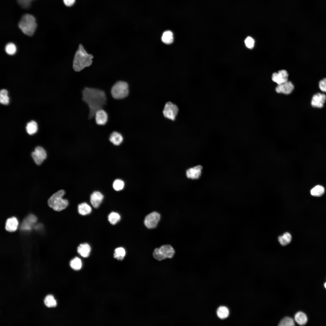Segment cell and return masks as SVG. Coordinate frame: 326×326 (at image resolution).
<instances>
[{
  "mask_svg": "<svg viewBox=\"0 0 326 326\" xmlns=\"http://www.w3.org/2000/svg\"><path fill=\"white\" fill-rule=\"evenodd\" d=\"M82 100L89 109L88 118L91 119L98 110L102 109L106 104L105 92L98 89L85 87L82 91Z\"/></svg>",
  "mask_w": 326,
  "mask_h": 326,
  "instance_id": "cell-1",
  "label": "cell"
},
{
  "mask_svg": "<svg viewBox=\"0 0 326 326\" xmlns=\"http://www.w3.org/2000/svg\"><path fill=\"white\" fill-rule=\"evenodd\" d=\"M93 56L89 54L83 45L80 44L75 52L73 62V67L76 72H80L92 63Z\"/></svg>",
  "mask_w": 326,
  "mask_h": 326,
  "instance_id": "cell-2",
  "label": "cell"
},
{
  "mask_svg": "<svg viewBox=\"0 0 326 326\" xmlns=\"http://www.w3.org/2000/svg\"><path fill=\"white\" fill-rule=\"evenodd\" d=\"M18 25L24 34L29 36L33 34L37 26L35 18L29 14H26L22 16Z\"/></svg>",
  "mask_w": 326,
  "mask_h": 326,
  "instance_id": "cell-3",
  "label": "cell"
},
{
  "mask_svg": "<svg viewBox=\"0 0 326 326\" xmlns=\"http://www.w3.org/2000/svg\"><path fill=\"white\" fill-rule=\"evenodd\" d=\"M65 194V191L63 190L53 194L48 199V203L49 206L57 211L65 209L68 205V201L62 198Z\"/></svg>",
  "mask_w": 326,
  "mask_h": 326,
  "instance_id": "cell-4",
  "label": "cell"
},
{
  "mask_svg": "<svg viewBox=\"0 0 326 326\" xmlns=\"http://www.w3.org/2000/svg\"><path fill=\"white\" fill-rule=\"evenodd\" d=\"M129 92L128 84L123 81H118L116 82L111 89L112 96L116 99H121L125 98L128 95Z\"/></svg>",
  "mask_w": 326,
  "mask_h": 326,
  "instance_id": "cell-5",
  "label": "cell"
},
{
  "mask_svg": "<svg viewBox=\"0 0 326 326\" xmlns=\"http://www.w3.org/2000/svg\"><path fill=\"white\" fill-rule=\"evenodd\" d=\"M174 253V250L171 245H165L155 249L153 255L155 259L160 261L166 258H172Z\"/></svg>",
  "mask_w": 326,
  "mask_h": 326,
  "instance_id": "cell-6",
  "label": "cell"
},
{
  "mask_svg": "<svg viewBox=\"0 0 326 326\" xmlns=\"http://www.w3.org/2000/svg\"><path fill=\"white\" fill-rule=\"evenodd\" d=\"M178 108L175 104L168 102L165 104L163 113L165 117L174 120L178 114Z\"/></svg>",
  "mask_w": 326,
  "mask_h": 326,
  "instance_id": "cell-7",
  "label": "cell"
},
{
  "mask_svg": "<svg viewBox=\"0 0 326 326\" xmlns=\"http://www.w3.org/2000/svg\"><path fill=\"white\" fill-rule=\"evenodd\" d=\"M160 219V214L155 212H152L145 217L144 223L145 225L148 229L155 228Z\"/></svg>",
  "mask_w": 326,
  "mask_h": 326,
  "instance_id": "cell-8",
  "label": "cell"
},
{
  "mask_svg": "<svg viewBox=\"0 0 326 326\" xmlns=\"http://www.w3.org/2000/svg\"><path fill=\"white\" fill-rule=\"evenodd\" d=\"M31 156L35 163L39 165L46 159V153L43 147L37 146L35 148L34 151L32 152Z\"/></svg>",
  "mask_w": 326,
  "mask_h": 326,
  "instance_id": "cell-9",
  "label": "cell"
},
{
  "mask_svg": "<svg viewBox=\"0 0 326 326\" xmlns=\"http://www.w3.org/2000/svg\"><path fill=\"white\" fill-rule=\"evenodd\" d=\"M294 89V86L292 82L287 81L282 84L278 85L276 88V91L279 93L288 94L292 92Z\"/></svg>",
  "mask_w": 326,
  "mask_h": 326,
  "instance_id": "cell-10",
  "label": "cell"
},
{
  "mask_svg": "<svg viewBox=\"0 0 326 326\" xmlns=\"http://www.w3.org/2000/svg\"><path fill=\"white\" fill-rule=\"evenodd\" d=\"M288 74L285 70L279 71L277 73H274L272 75V79L273 81L278 85L284 83L288 81Z\"/></svg>",
  "mask_w": 326,
  "mask_h": 326,
  "instance_id": "cell-11",
  "label": "cell"
},
{
  "mask_svg": "<svg viewBox=\"0 0 326 326\" xmlns=\"http://www.w3.org/2000/svg\"><path fill=\"white\" fill-rule=\"evenodd\" d=\"M94 116L96 123L99 125H104L108 121L107 114L106 111L102 109L97 111L95 113Z\"/></svg>",
  "mask_w": 326,
  "mask_h": 326,
  "instance_id": "cell-12",
  "label": "cell"
},
{
  "mask_svg": "<svg viewBox=\"0 0 326 326\" xmlns=\"http://www.w3.org/2000/svg\"><path fill=\"white\" fill-rule=\"evenodd\" d=\"M326 100V96L324 94L317 93L313 96L311 101L312 106L315 107L321 108Z\"/></svg>",
  "mask_w": 326,
  "mask_h": 326,
  "instance_id": "cell-13",
  "label": "cell"
},
{
  "mask_svg": "<svg viewBox=\"0 0 326 326\" xmlns=\"http://www.w3.org/2000/svg\"><path fill=\"white\" fill-rule=\"evenodd\" d=\"M202 169V167L200 165L190 168L187 170L186 176L189 178L192 179H197L200 176Z\"/></svg>",
  "mask_w": 326,
  "mask_h": 326,
  "instance_id": "cell-14",
  "label": "cell"
},
{
  "mask_svg": "<svg viewBox=\"0 0 326 326\" xmlns=\"http://www.w3.org/2000/svg\"><path fill=\"white\" fill-rule=\"evenodd\" d=\"M37 218L34 215H28L23 221L21 227V229L24 230H30L33 225L37 222Z\"/></svg>",
  "mask_w": 326,
  "mask_h": 326,
  "instance_id": "cell-15",
  "label": "cell"
},
{
  "mask_svg": "<svg viewBox=\"0 0 326 326\" xmlns=\"http://www.w3.org/2000/svg\"><path fill=\"white\" fill-rule=\"evenodd\" d=\"M104 198L103 195L100 192L95 191L90 196V202L93 206L95 208L99 207Z\"/></svg>",
  "mask_w": 326,
  "mask_h": 326,
  "instance_id": "cell-16",
  "label": "cell"
},
{
  "mask_svg": "<svg viewBox=\"0 0 326 326\" xmlns=\"http://www.w3.org/2000/svg\"><path fill=\"white\" fill-rule=\"evenodd\" d=\"M18 224V221L16 218L12 217L9 218L6 222L5 229L8 232H14L17 230Z\"/></svg>",
  "mask_w": 326,
  "mask_h": 326,
  "instance_id": "cell-17",
  "label": "cell"
},
{
  "mask_svg": "<svg viewBox=\"0 0 326 326\" xmlns=\"http://www.w3.org/2000/svg\"><path fill=\"white\" fill-rule=\"evenodd\" d=\"M109 140L114 145H119L122 142L123 137L120 133L115 131L110 134Z\"/></svg>",
  "mask_w": 326,
  "mask_h": 326,
  "instance_id": "cell-18",
  "label": "cell"
},
{
  "mask_svg": "<svg viewBox=\"0 0 326 326\" xmlns=\"http://www.w3.org/2000/svg\"><path fill=\"white\" fill-rule=\"evenodd\" d=\"M91 248L87 243L80 244L77 248V252L79 255L84 257H88L90 254Z\"/></svg>",
  "mask_w": 326,
  "mask_h": 326,
  "instance_id": "cell-19",
  "label": "cell"
},
{
  "mask_svg": "<svg viewBox=\"0 0 326 326\" xmlns=\"http://www.w3.org/2000/svg\"><path fill=\"white\" fill-rule=\"evenodd\" d=\"M294 319L296 321L301 325H305L307 321V318L306 315L301 312H299L295 314Z\"/></svg>",
  "mask_w": 326,
  "mask_h": 326,
  "instance_id": "cell-20",
  "label": "cell"
},
{
  "mask_svg": "<svg viewBox=\"0 0 326 326\" xmlns=\"http://www.w3.org/2000/svg\"><path fill=\"white\" fill-rule=\"evenodd\" d=\"M78 211L80 215H86L89 214L91 212V208L87 203H83L78 205Z\"/></svg>",
  "mask_w": 326,
  "mask_h": 326,
  "instance_id": "cell-21",
  "label": "cell"
},
{
  "mask_svg": "<svg viewBox=\"0 0 326 326\" xmlns=\"http://www.w3.org/2000/svg\"><path fill=\"white\" fill-rule=\"evenodd\" d=\"M292 240V236L288 232L284 233L283 235L280 236L278 237V240L280 244L282 246H286L289 244Z\"/></svg>",
  "mask_w": 326,
  "mask_h": 326,
  "instance_id": "cell-22",
  "label": "cell"
},
{
  "mask_svg": "<svg viewBox=\"0 0 326 326\" xmlns=\"http://www.w3.org/2000/svg\"><path fill=\"white\" fill-rule=\"evenodd\" d=\"M174 37L173 33L170 30H167L163 34L161 37L162 41L166 44L171 43L173 41Z\"/></svg>",
  "mask_w": 326,
  "mask_h": 326,
  "instance_id": "cell-23",
  "label": "cell"
},
{
  "mask_svg": "<svg viewBox=\"0 0 326 326\" xmlns=\"http://www.w3.org/2000/svg\"><path fill=\"white\" fill-rule=\"evenodd\" d=\"M229 314L228 308L225 306H221L218 308L217 311V315L218 317L221 319L227 318Z\"/></svg>",
  "mask_w": 326,
  "mask_h": 326,
  "instance_id": "cell-24",
  "label": "cell"
},
{
  "mask_svg": "<svg viewBox=\"0 0 326 326\" xmlns=\"http://www.w3.org/2000/svg\"><path fill=\"white\" fill-rule=\"evenodd\" d=\"M26 129L27 133L31 135L35 133L37 130V123L34 120H32L27 123Z\"/></svg>",
  "mask_w": 326,
  "mask_h": 326,
  "instance_id": "cell-25",
  "label": "cell"
},
{
  "mask_svg": "<svg viewBox=\"0 0 326 326\" xmlns=\"http://www.w3.org/2000/svg\"><path fill=\"white\" fill-rule=\"evenodd\" d=\"M324 188L322 186L317 185L313 188L310 191L312 195L315 197H320L324 193Z\"/></svg>",
  "mask_w": 326,
  "mask_h": 326,
  "instance_id": "cell-26",
  "label": "cell"
},
{
  "mask_svg": "<svg viewBox=\"0 0 326 326\" xmlns=\"http://www.w3.org/2000/svg\"><path fill=\"white\" fill-rule=\"evenodd\" d=\"M70 265L71 267L74 270H78L82 268V263L80 258L76 257L71 260Z\"/></svg>",
  "mask_w": 326,
  "mask_h": 326,
  "instance_id": "cell-27",
  "label": "cell"
},
{
  "mask_svg": "<svg viewBox=\"0 0 326 326\" xmlns=\"http://www.w3.org/2000/svg\"><path fill=\"white\" fill-rule=\"evenodd\" d=\"M125 255V250L122 247L117 248L114 250V257L118 260H122L124 259Z\"/></svg>",
  "mask_w": 326,
  "mask_h": 326,
  "instance_id": "cell-28",
  "label": "cell"
},
{
  "mask_svg": "<svg viewBox=\"0 0 326 326\" xmlns=\"http://www.w3.org/2000/svg\"><path fill=\"white\" fill-rule=\"evenodd\" d=\"M108 220L109 222L113 225H114L118 222L120 219V216L118 213L112 212L108 216Z\"/></svg>",
  "mask_w": 326,
  "mask_h": 326,
  "instance_id": "cell-29",
  "label": "cell"
},
{
  "mask_svg": "<svg viewBox=\"0 0 326 326\" xmlns=\"http://www.w3.org/2000/svg\"><path fill=\"white\" fill-rule=\"evenodd\" d=\"M44 303L45 305L48 307H54L57 305L56 301L53 296L50 295H47L45 297Z\"/></svg>",
  "mask_w": 326,
  "mask_h": 326,
  "instance_id": "cell-30",
  "label": "cell"
},
{
  "mask_svg": "<svg viewBox=\"0 0 326 326\" xmlns=\"http://www.w3.org/2000/svg\"><path fill=\"white\" fill-rule=\"evenodd\" d=\"M9 97L8 96V91L5 89H2L0 92V102L4 105H7L9 103Z\"/></svg>",
  "mask_w": 326,
  "mask_h": 326,
  "instance_id": "cell-31",
  "label": "cell"
},
{
  "mask_svg": "<svg viewBox=\"0 0 326 326\" xmlns=\"http://www.w3.org/2000/svg\"><path fill=\"white\" fill-rule=\"evenodd\" d=\"M280 326H293L295 325L294 321L292 318L286 317L283 318L279 323Z\"/></svg>",
  "mask_w": 326,
  "mask_h": 326,
  "instance_id": "cell-32",
  "label": "cell"
},
{
  "mask_svg": "<svg viewBox=\"0 0 326 326\" xmlns=\"http://www.w3.org/2000/svg\"><path fill=\"white\" fill-rule=\"evenodd\" d=\"M5 49L6 53L10 55L14 54L17 51L15 45L11 43L7 44L5 46Z\"/></svg>",
  "mask_w": 326,
  "mask_h": 326,
  "instance_id": "cell-33",
  "label": "cell"
},
{
  "mask_svg": "<svg viewBox=\"0 0 326 326\" xmlns=\"http://www.w3.org/2000/svg\"><path fill=\"white\" fill-rule=\"evenodd\" d=\"M124 186V183L123 181L120 179L115 180L113 183V189L116 191H120L122 190Z\"/></svg>",
  "mask_w": 326,
  "mask_h": 326,
  "instance_id": "cell-34",
  "label": "cell"
},
{
  "mask_svg": "<svg viewBox=\"0 0 326 326\" xmlns=\"http://www.w3.org/2000/svg\"><path fill=\"white\" fill-rule=\"evenodd\" d=\"M33 0H17L19 5L22 8L27 9L30 7V2Z\"/></svg>",
  "mask_w": 326,
  "mask_h": 326,
  "instance_id": "cell-35",
  "label": "cell"
},
{
  "mask_svg": "<svg viewBox=\"0 0 326 326\" xmlns=\"http://www.w3.org/2000/svg\"><path fill=\"white\" fill-rule=\"evenodd\" d=\"M246 46L249 49H252L254 46V39L250 37H247L245 41Z\"/></svg>",
  "mask_w": 326,
  "mask_h": 326,
  "instance_id": "cell-36",
  "label": "cell"
},
{
  "mask_svg": "<svg viewBox=\"0 0 326 326\" xmlns=\"http://www.w3.org/2000/svg\"><path fill=\"white\" fill-rule=\"evenodd\" d=\"M319 87L321 91L326 92V78H324L319 81Z\"/></svg>",
  "mask_w": 326,
  "mask_h": 326,
  "instance_id": "cell-37",
  "label": "cell"
},
{
  "mask_svg": "<svg viewBox=\"0 0 326 326\" xmlns=\"http://www.w3.org/2000/svg\"><path fill=\"white\" fill-rule=\"evenodd\" d=\"M65 4L67 6H71L75 3V0H63Z\"/></svg>",
  "mask_w": 326,
  "mask_h": 326,
  "instance_id": "cell-38",
  "label": "cell"
},
{
  "mask_svg": "<svg viewBox=\"0 0 326 326\" xmlns=\"http://www.w3.org/2000/svg\"><path fill=\"white\" fill-rule=\"evenodd\" d=\"M324 286L325 288L326 289V282L324 283Z\"/></svg>",
  "mask_w": 326,
  "mask_h": 326,
  "instance_id": "cell-39",
  "label": "cell"
}]
</instances>
